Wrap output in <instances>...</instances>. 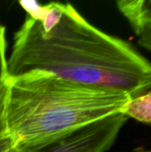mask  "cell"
<instances>
[{
	"mask_svg": "<svg viewBox=\"0 0 151 152\" xmlns=\"http://www.w3.org/2000/svg\"><path fill=\"white\" fill-rule=\"evenodd\" d=\"M8 77L42 71L133 99L151 88V62L131 44L91 24L71 4L20 1Z\"/></svg>",
	"mask_w": 151,
	"mask_h": 152,
	"instance_id": "obj_1",
	"label": "cell"
},
{
	"mask_svg": "<svg viewBox=\"0 0 151 152\" xmlns=\"http://www.w3.org/2000/svg\"><path fill=\"white\" fill-rule=\"evenodd\" d=\"M127 95L35 71L7 77L6 134L20 152H36L95 121L121 112Z\"/></svg>",
	"mask_w": 151,
	"mask_h": 152,
	"instance_id": "obj_2",
	"label": "cell"
},
{
	"mask_svg": "<svg viewBox=\"0 0 151 152\" xmlns=\"http://www.w3.org/2000/svg\"><path fill=\"white\" fill-rule=\"evenodd\" d=\"M128 118L117 112L87 125L36 152H106L115 143Z\"/></svg>",
	"mask_w": 151,
	"mask_h": 152,
	"instance_id": "obj_3",
	"label": "cell"
},
{
	"mask_svg": "<svg viewBox=\"0 0 151 152\" xmlns=\"http://www.w3.org/2000/svg\"><path fill=\"white\" fill-rule=\"evenodd\" d=\"M117 5L134 32L143 23L151 20V0H121L117 2Z\"/></svg>",
	"mask_w": 151,
	"mask_h": 152,
	"instance_id": "obj_4",
	"label": "cell"
},
{
	"mask_svg": "<svg viewBox=\"0 0 151 152\" xmlns=\"http://www.w3.org/2000/svg\"><path fill=\"white\" fill-rule=\"evenodd\" d=\"M128 118L151 125V88L143 94L130 99L121 110Z\"/></svg>",
	"mask_w": 151,
	"mask_h": 152,
	"instance_id": "obj_5",
	"label": "cell"
},
{
	"mask_svg": "<svg viewBox=\"0 0 151 152\" xmlns=\"http://www.w3.org/2000/svg\"><path fill=\"white\" fill-rule=\"evenodd\" d=\"M7 96V78H0V138L6 134L5 103Z\"/></svg>",
	"mask_w": 151,
	"mask_h": 152,
	"instance_id": "obj_6",
	"label": "cell"
},
{
	"mask_svg": "<svg viewBox=\"0 0 151 152\" xmlns=\"http://www.w3.org/2000/svg\"><path fill=\"white\" fill-rule=\"evenodd\" d=\"M6 47L5 28L2 24H0V78L3 79H6L8 77Z\"/></svg>",
	"mask_w": 151,
	"mask_h": 152,
	"instance_id": "obj_7",
	"label": "cell"
},
{
	"mask_svg": "<svg viewBox=\"0 0 151 152\" xmlns=\"http://www.w3.org/2000/svg\"><path fill=\"white\" fill-rule=\"evenodd\" d=\"M141 46L151 53V20L143 23L135 32Z\"/></svg>",
	"mask_w": 151,
	"mask_h": 152,
	"instance_id": "obj_8",
	"label": "cell"
},
{
	"mask_svg": "<svg viewBox=\"0 0 151 152\" xmlns=\"http://www.w3.org/2000/svg\"><path fill=\"white\" fill-rule=\"evenodd\" d=\"M0 152H20L17 151L12 143L8 135H4L0 138Z\"/></svg>",
	"mask_w": 151,
	"mask_h": 152,
	"instance_id": "obj_9",
	"label": "cell"
},
{
	"mask_svg": "<svg viewBox=\"0 0 151 152\" xmlns=\"http://www.w3.org/2000/svg\"><path fill=\"white\" fill-rule=\"evenodd\" d=\"M133 152H151V151H134Z\"/></svg>",
	"mask_w": 151,
	"mask_h": 152,
	"instance_id": "obj_10",
	"label": "cell"
}]
</instances>
